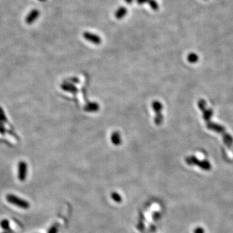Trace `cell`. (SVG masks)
Instances as JSON below:
<instances>
[{
	"label": "cell",
	"mask_w": 233,
	"mask_h": 233,
	"mask_svg": "<svg viewBox=\"0 0 233 233\" xmlns=\"http://www.w3.org/2000/svg\"><path fill=\"white\" fill-rule=\"evenodd\" d=\"M0 226L2 227V228L4 230L5 232H10V233L12 232V230L11 229L10 223H9V220H7L6 219L2 220L1 222H0Z\"/></svg>",
	"instance_id": "6"
},
{
	"label": "cell",
	"mask_w": 233,
	"mask_h": 233,
	"mask_svg": "<svg viewBox=\"0 0 233 233\" xmlns=\"http://www.w3.org/2000/svg\"><path fill=\"white\" fill-rule=\"evenodd\" d=\"M128 13V10L124 7H120L117 9L115 13V17L117 20H121L126 16Z\"/></svg>",
	"instance_id": "5"
},
{
	"label": "cell",
	"mask_w": 233,
	"mask_h": 233,
	"mask_svg": "<svg viewBox=\"0 0 233 233\" xmlns=\"http://www.w3.org/2000/svg\"><path fill=\"white\" fill-rule=\"evenodd\" d=\"M194 233H204V231L202 229H197L196 231L194 232Z\"/></svg>",
	"instance_id": "12"
},
{
	"label": "cell",
	"mask_w": 233,
	"mask_h": 233,
	"mask_svg": "<svg viewBox=\"0 0 233 233\" xmlns=\"http://www.w3.org/2000/svg\"><path fill=\"white\" fill-rule=\"evenodd\" d=\"M136 1L139 5H143L146 3H148L149 0H136Z\"/></svg>",
	"instance_id": "11"
},
{
	"label": "cell",
	"mask_w": 233,
	"mask_h": 233,
	"mask_svg": "<svg viewBox=\"0 0 233 233\" xmlns=\"http://www.w3.org/2000/svg\"><path fill=\"white\" fill-rule=\"evenodd\" d=\"M58 225L57 223H55L49 228L47 233H58Z\"/></svg>",
	"instance_id": "10"
},
{
	"label": "cell",
	"mask_w": 233,
	"mask_h": 233,
	"mask_svg": "<svg viewBox=\"0 0 233 233\" xmlns=\"http://www.w3.org/2000/svg\"><path fill=\"white\" fill-rule=\"evenodd\" d=\"M39 1L40 2H45V1H46V0H39Z\"/></svg>",
	"instance_id": "14"
},
{
	"label": "cell",
	"mask_w": 233,
	"mask_h": 233,
	"mask_svg": "<svg viewBox=\"0 0 233 233\" xmlns=\"http://www.w3.org/2000/svg\"><path fill=\"white\" fill-rule=\"evenodd\" d=\"M83 36L87 41L95 45H99L102 42L101 38L99 36L95 34L94 33H92L89 32H85L83 34Z\"/></svg>",
	"instance_id": "2"
},
{
	"label": "cell",
	"mask_w": 233,
	"mask_h": 233,
	"mask_svg": "<svg viewBox=\"0 0 233 233\" xmlns=\"http://www.w3.org/2000/svg\"><path fill=\"white\" fill-rule=\"evenodd\" d=\"M111 198H112L113 200L115 201L117 203H121L122 201L121 196L119 194H118L117 192H114L111 193Z\"/></svg>",
	"instance_id": "8"
},
{
	"label": "cell",
	"mask_w": 233,
	"mask_h": 233,
	"mask_svg": "<svg viewBox=\"0 0 233 233\" xmlns=\"http://www.w3.org/2000/svg\"><path fill=\"white\" fill-rule=\"evenodd\" d=\"M121 135H120L119 133L115 132L114 133H113L111 137V141L115 145H118L121 143Z\"/></svg>",
	"instance_id": "7"
},
{
	"label": "cell",
	"mask_w": 233,
	"mask_h": 233,
	"mask_svg": "<svg viewBox=\"0 0 233 233\" xmlns=\"http://www.w3.org/2000/svg\"><path fill=\"white\" fill-rule=\"evenodd\" d=\"M6 199L9 204L22 209H28L30 207V204L28 201L20 198L15 194H7L6 196Z\"/></svg>",
	"instance_id": "1"
},
{
	"label": "cell",
	"mask_w": 233,
	"mask_h": 233,
	"mask_svg": "<svg viewBox=\"0 0 233 233\" xmlns=\"http://www.w3.org/2000/svg\"><path fill=\"white\" fill-rule=\"evenodd\" d=\"M148 3L154 11H157L159 9L158 3H157V2L155 1V0H149Z\"/></svg>",
	"instance_id": "9"
},
{
	"label": "cell",
	"mask_w": 233,
	"mask_h": 233,
	"mask_svg": "<svg viewBox=\"0 0 233 233\" xmlns=\"http://www.w3.org/2000/svg\"><path fill=\"white\" fill-rule=\"evenodd\" d=\"M124 1L128 4H131L133 2V0H124Z\"/></svg>",
	"instance_id": "13"
},
{
	"label": "cell",
	"mask_w": 233,
	"mask_h": 233,
	"mask_svg": "<svg viewBox=\"0 0 233 233\" xmlns=\"http://www.w3.org/2000/svg\"><path fill=\"white\" fill-rule=\"evenodd\" d=\"M40 16V12L38 10L34 9L29 12L25 18V22L27 24H32Z\"/></svg>",
	"instance_id": "3"
},
{
	"label": "cell",
	"mask_w": 233,
	"mask_h": 233,
	"mask_svg": "<svg viewBox=\"0 0 233 233\" xmlns=\"http://www.w3.org/2000/svg\"><path fill=\"white\" fill-rule=\"evenodd\" d=\"M3 233H10V232H5V231H4Z\"/></svg>",
	"instance_id": "15"
},
{
	"label": "cell",
	"mask_w": 233,
	"mask_h": 233,
	"mask_svg": "<svg viewBox=\"0 0 233 233\" xmlns=\"http://www.w3.org/2000/svg\"><path fill=\"white\" fill-rule=\"evenodd\" d=\"M27 164L24 163H21L19 165L18 168V178L20 181H23L27 177Z\"/></svg>",
	"instance_id": "4"
}]
</instances>
